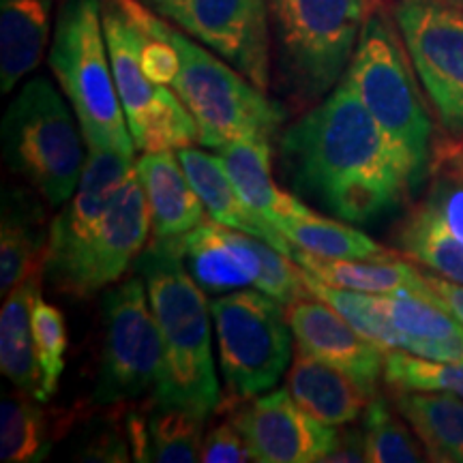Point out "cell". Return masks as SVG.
Masks as SVG:
<instances>
[{"instance_id":"obj_1","label":"cell","mask_w":463,"mask_h":463,"mask_svg":"<svg viewBox=\"0 0 463 463\" xmlns=\"http://www.w3.org/2000/svg\"><path fill=\"white\" fill-rule=\"evenodd\" d=\"M294 189L341 222L369 223L414 194L408 165L341 80L281 136Z\"/></svg>"},{"instance_id":"obj_2","label":"cell","mask_w":463,"mask_h":463,"mask_svg":"<svg viewBox=\"0 0 463 463\" xmlns=\"http://www.w3.org/2000/svg\"><path fill=\"white\" fill-rule=\"evenodd\" d=\"M164 341V373L150 402L202 416L215 414L222 392L211 344V303L187 266L178 241L153 239L136 260Z\"/></svg>"},{"instance_id":"obj_3","label":"cell","mask_w":463,"mask_h":463,"mask_svg":"<svg viewBox=\"0 0 463 463\" xmlns=\"http://www.w3.org/2000/svg\"><path fill=\"white\" fill-rule=\"evenodd\" d=\"M118 3L144 33L164 37L176 48L181 71L172 90L198 123L202 146L222 150L230 142L253 136L273 140L286 118L281 103L270 99L266 90L258 89L228 61L155 14L142 0Z\"/></svg>"},{"instance_id":"obj_4","label":"cell","mask_w":463,"mask_h":463,"mask_svg":"<svg viewBox=\"0 0 463 463\" xmlns=\"http://www.w3.org/2000/svg\"><path fill=\"white\" fill-rule=\"evenodd\" d=\"M414 65L384 5L364 22L345 80L408 165L414 191L430 176L436 127L422 101Z\"/></svg>"},{"instance_id":"obj_5","label":"cell","mask_w":463,"mask_h":463,"mask_svg":"<svg viewBox=\"0 0 463 463\" xmlns=\"http://www.w3.org/2000/svg\"><path fill=\"white\" fill-rule=\"evenodd\" d=\"M382 0H269L279 78L297 106H316L341 82L361 31Z\"/></svg>"},{"instance_id":"obj_6","label":"cell","mask_w":463,"mask_h":463,"mask_svg":"<svg viewBox=\"0 0 463 463\" xmlns=\"http://www.w3.org/2000/svg\"><path fill=\"white\" fill-rule=\"evenodd\" d=\"M48 65L78 116L86 146L133 159L136 142L116 90L101 0H65L56 17Z\"/></svg>"},{"instance_id":"obj_7","label":"cell","mask_w":463,"mask_h":463,"mask_svg":"<svg viewBox=\"0 0 463 463\" xmlns=\"http://www.w3.org/2000/svg\"><path fill=\"white\" fill-rule=\"evenodd\" d=\"M48 78L22 86L5 112V164L52 206L67 204L86 165L84 133Z\"/></svg>"},{"instance_id":"obj_8","label":"cell","mask_w":463,"mask_h":463,"mask_svg":"<svg viewBox=\"0 0 463 463\" xmlns=\"http://www.w3.org/2000/svg\"><path fill=\"white\" fill-rule=\"evenodd\" d=\"M219 369L232 402L273 391L292 358V328L279 300L262 289H236L211 300Z\"/></svg>"},{"instance_id":"obj_9","label":"cell","mask_w":463,"mask_h":463,"mask_svg":"<svg viewBox=\"0 0 463 463\" xmlns=\"http://www.w3.org/2000/svg\"><path fill=\"white\" fill-rule=\"evenodd\" d=\"M142 277L103 297V347L92 403L99 408L153 399L164 373V341Z\"/></svg>"},{"instance_id":"obj_10","label":"cell","mask_w":463,"mask_h":463,"mask_svg":"<svg viewBox=\"0 0 463 463\" xmlns=\"http://www.w3.org/2000/svg\"><path fill=\"white\" fill-rule=\"evenodd\" d=\"M103 33L127 125L144 153L187 148L200 142L195 118L170 86H161L142 69L144 31L118 0H101Z\"/></svg>"},{"instance_id":"obj_11","label":"cell","mask_w":463,"mask_h":463,"mask_svg":"<svg viewBox=\"0 0 463 463\" xmlns=\"http://www.w3.org/2000/svg\"><path fill=\"white\" fill-rule=\"evenodd\" d=\"M189 273L204 292H230L253 283L289 305L307 297L303 269L270 242L219 222H204L178 239Z\"/></svg>"},{"instance_id":"obj_12","label":"cell","mask_w":463,"mask_h":463,"mask_svg":"<svg viewBox=\"0 0 463 463\" xmlns=\"http://www.w3.org/2000/svg\"><path fill=\"white\" fill-rule=\"evenodd\" d=\"M425 200L395 228L399 253L430 266L444 279L463 283V140L436 137Z\"/></svg>"},{"instance_id":"obj_13","label":"cell","mask_w":463,"mask_h":463,"mask_svg":"<svg viewBox=\"0 0 463 463\" xmlns=\"http://www.w3.org/2000/svg\"><path fill=\"white\" fill-rule=\"evenodd\" d=\"M395 22L439 125L463 140V11L439 0H399Z\"/></svg>"},{"instance_id":"obj_14","label":"cell","mask_w":463,"mask_h":463,"mask_svg":"<svg viewBox=\"0 0 463 463\" xmlns=\"http://www.w3.org/2000/svg\"><path fill=\"white\" fill-rule=\"evenodd\" d=\"M195 42L206 45L258 89L270 84L269 0H142Z\"/></svg>"},{"instance_id":"obj_15","label":"cell","mask_w":463,"mask_h":463,"mask_svg":"<svg viewBox=\"0 0 463 463\" xmlns=\"http://www.w3.org/2000/svg\"><path fill=\"white\" fill-rule=\"evenodd\" d=\"M150 234V213L136 167L109 204L97 230L78 249L71 262L48 281L58 294L90 298L116 283L142 253Z\"/></svg>"},{"instance_id":"obj_16","label":"cell","mask_w":463,"mask_h":463,"mask_svg":"<svg viewBox=\"0 0 463 463\" xmlns=\"http://www.w3.org/2000/svg\"><path fill=\"white\" fill-rule=\"evenodd\" d=\"M219 408L228 410L258 463H322L337 433L300 408L288 389Z\"/></svg>"},{"instance_id":"obj_17","label":"cell","mask_w":463,"mask_h":463,"mask_svg":"<svg viewBox=\"0 0 463 463\" xmlns=\"http://www.w3.org/2000/svg\"><path fill=\"white\" fill-rule=\"evenodd\" d=\"M286 317L298 350L350 375L369 397L378 395V382L384 378V347L363 337L339 311L314 294L286 305Z\"/></svg>"},{"instance_id":"obj_18","label":"cell","mask_w":463,"mask_h":463,"mask_svg":"<svg viewBox=\"0 0 463 463\" xmlns=\"http://www.w3.org/2000/svg\"><path fill=\"white\" fill-rule=\"evenodd\" d=\"M133 159L103 148H89L86 165L78 187L50 225L48 247L43 260V279L61 273L71 262L78 249L97 230L109 204L133 172Z\"/></svg>"},{"instance_id":"obj_19","label":"cell","mask_w":463,"mask_h":463,"mask_svg":"<svg viewBox=\"0 0 463 463\" xmlns=\"http://www.w3.org/2000/svg\"><path fill=\"white\" fill-rule=\"evenodd\" d=\"M150 213V234L157 241H178L206 222V206L172 150L144 153L136 164Z\"/></svg>"},{"instance_id":"obj_20","label":"cell","mask_w":463,"mask_h":463,"mask_svg":"<svg viewBox=\"0 0 463 463\" xmlns=\"http://www.w3.org/2000/svg\"><path fill=\"white\" fill-rule=\"evenodd\" d=\"M373 303L397 328V350L431 361L463 363V324L442 305L408 292L373 294Z\"/></svg>"},{"instance_id":"obj_21","label":"cell","mask_w":463,"mask_h":463,"mask_svg":"<svg viewBox=\"0 0 463 463\" xmlns=\"http://www.w3.org/2000/svg\"><path fill=\"white\" fill-rule=\"evenodd\" d=\"M178 159L187 172L191 184L198 191L200 200L204 202L208 217L228 228L241 230L245 234L256 236L270 242L281 253L292 258L294 245L289 242L273 223L260 217L245 200L241 198L239 189L232 183L228 170H225L223 159L206 153L200 148H178Z\"/></svg>"},{"instance_id":"obj_22","label":"cell","mask_w":463,"mask_h":463,"mask_svg":"<svg viewBox=\"0 0 463 463\" xmlns=\"http://www.w3.org/2000/svg\"><path fill=\"white\" fill-rule=\"evenodd\" d=\"M292 260L311 277L324 283H331V286L358 289V292L367 294L408 292L438 303V297L427 283V277L419 273L412 262L399 256L369 260L322 258L294 247Z\"/></svg>"},{"instance_id":"obj_23","label":"cell","mask_w":463,"mask_h":463,"mask_svg":"<svg viewBox=\"0 0 463 463\" xmlns=\"http://www.w3.org/2000/svg\"><path fill=\"white\" fill-rule=\"evenodd\" d=\"M219 157L223 159L225 170L239 189L241 198L277 230L286 219L309 211V206L277 184L270 137L253 136L230 142L219 150Z\"/></svg>"},{"instance_id":"obj_24","label":"cell","mask_w":463,"mask_h":463,"mask_svg":"<svg viewBox=\"0 0 463 463\" xmlns=\"http://www.w3.org/2000/svg\"><path fill=\"white\" fill-rule=\"evenodd\" d=\"M286 389L300 408L331 427L352 425L372 399L350 375L303 350H298L288 369Z\"/></svg>"},{"instance_id":"obj_25","label":"cell","mask_w":463,"mask_h":463,"mask_svg":"<svg viewBox=\"0 0 463 463\" xmlns=\"http://www.w3.org/2000/svg\"><path fill=\"white\" fill-rule=\"evenodd\" d=\"M56 0H0V89L9 95L42 62Z\"/></svg>"},{"instance_id":"obj_26","label":"cell","mask_w":463,"mask_h":463,"mask_svg":"<svg viewBox=\"0 0 463 463\" xmlns=\"http://www.w3.org/2000/svg\"><path fill=\"white\" fill-rule=\"evenodd\" d=\"M45 232L42 208L24 191H5L0 225V294L7 297L26 277L43 270Z\"/></svg>"},{"instance_id":"obj_27","label":"cell","mask_w":463,"mask_h":463,"mask_svg":"<svg viewBox=\"0 0 463 463\" xmlns=\"http://www.w3.org/2000/svg\"><path fill=\"white\" fill-rule=\"evenodd\" d=\"M42 273L26 277L15 289L5 297L0 314V369L15 389L39 399L42 378L34 354L33 309L42 297ZM42 402V399H39Z\"/></svg>"},{"instance_id":"obj_28","label":"cell","mask_w":463,"mask_h":463,"mask_svg":"<svg viewBox=\"0 0 463 463\" xmlns=\"http://www.w3.org/2000/svg\"><path fill=\"white\" fill-rule=\"evenodd\" d=\"M395 410L419 438L427 459L463 463V397L453 392H395Z\"/></svg>"},{"instance_id":"obj_29","label":"cell","mask_w":463,"mask_h":463,"mask_svg":"<svg viewBox=\"0 0 463 463\" xmlns=\"http://www.w3.org/2000/svg\"><path fill=\"white\" fill-rule=\"evenodd\" d=\"M279 232L294 247L322 258L369 260L397 256L395 251L375 242L364 232L352 228L347 222L341 223L335 219L316 215L311 208L303 215L286 219L279 225Z\"/></svg>"},{"instance_id":"obj_30","label":"cell","mask_w":463,"mask_h":463,"mask_svg":"<svg viewBox=\"0 0 463 463\" xmlns=\"http://www.w3.org/2000/svg\"><path fill=\"white\" fill-rule=\"evenodd\" d=\"M43 402L11 391L0 403V459L5 463H37L50 453L52 438Z\"/></svg>"},{"instance_id":"obj_31","label":"cell","mask_w":463,"mask_h":463,"mask_svg":"<svg viewBox=\"0 0 463 463\" xmlns=\"http://www.w3.org/2000/svg\"><path fill=\"white\" fill-rule=\"evenodd\" d=\"M208 416L176 405H159L146 399L148 461L194 463L200 461Z\"/></svg>"},{"instance_id":"obj_32","label":"cell","mask_w":463,"mask_h":463,"mask_svg":"<svg viewBox=\"0 0 463 463\" xmlns=\"http://www.w3.org/2000/svg\"><path fill=\"white\" fill-rule=\"evenodd\" d=\"M303 277L309 294H314L316 298L324 300V303L331 305L335 311H339V314L344 316L363 337H367L369 341H373V344L384 347L386 352L397 350V328L392 326L389 317L382 314L378 305L373 303V294L331 286V283H324L320 279H316V277H311L307 270H303Z\"/></svg>"},{"instance_id":"obj_33","label":"cell","mask_w":463,"mask_h":463,"mask_svg":"<svg viewBox=\"0 0 463 463\" xmlns=\"http://www.w3.org/2000/svg\"><path fill=\"white\" fill-rule=\"evenodd\" d=\"M363 436L367 461L372 463H416L427 459L412 431L397 419L384 397L373 395L363 412Z\"/></svg>"},{"instance_id":"obj_34","label":"cell","mask_w":463,"mask_h":463,"mask_svg":"<svg viewBox=\"0 0 463 463\" xmlns=\"http://www.w3.org/2000/svg\"><path fill=\"white\" fill-rule=\"evenodd\" d=\"M384 382L395 392H453L463 397V363L431 361L391 350L386 352Z\"/></svg>"},{"instance_id":"obj_35","label":"cell","mask_w":463,"mask_h":463,"mask_svg":"<svg viewBox=\"0 0 463 463\" xmlns=\"http://www.w3.org/2000/svg\"><path fill=\"white\" fill-rule=\"evenodd\" d=\"M33 335H34V354L39 363V378L42 391L39 399L45 403L54 395L65 369L67 352V324L62 311L39 297L33 309Z\"/></svg>"},{"instance_id":"obj_36","label":"cell","mask_w":463,"mask_h":463,"mask_svg":"<svg viewBox=\"0 0 463 463\" xmlns=\"http://www.w3.org/2000/svg\"><path fill=\"white\" fill-rule=\"evenodd\" d=\"M200 461L245 463V461H253V457L239 427H236L230 419H225L204 433Z\"/></svg>"},{"instance_id":"obj_37","label":"cell","mask_w":463,"mask_h":463,"mask_svg":"<svg viewBox=\"0 0 463 463\" xmlns=\"http://www.w3.org/2000/svg\"><path fill=\"white\" fill-rule=\"evenodd\" d=\"M140 61L144 73L148 75L153 82L161 86H170L181 71V56L174 45L164 37H155V34L144 33V42L140 50Z\"/></svg>"},{"instance_id":"obj_38","label":"cell","mask_w":463,"mask_h":463,"mask_svg":"<svg viewBox=\"0 0 463 463\" xmlns=\"http://www.w3.org/2000/svg\"><path fill=\"white\" fill-rule=\"evenodd\" d=\"M367 461V447H364L363 430L341 425L335 433L333 447L324 455L322 463H361Z\"/></svg>"},{"instance_id":"obj_39","label":"cell","mask_w":463,"mask_h":463,"mask_svg":"<svg viewBox=\"0 0 463 463\" xmlns=\"http://www.w3.org/2000/svg\"><path fill=\"white\" fill-rule=\"evenodd\" d=\"M427 283H430L433 294L438 297V303L444 307V309L450 311L457 320L463 324V283H455L444 279V277L436 275H425Z\"/></svg>"},{"instance_id":"obj_40","label":"cell","mask_w":463,"mask_h":463,"mask_svg":"<svg viewBox=\"0 0 463 463\" xmlns=\"http://www.w3.org/2000/svg\"><path fill=\"white\" fill-rule=\"evenodd\" d=\"M439 3H444V5H449V7H455V9L463 11V0H439Z\"/></svg>"}]
</instances>
